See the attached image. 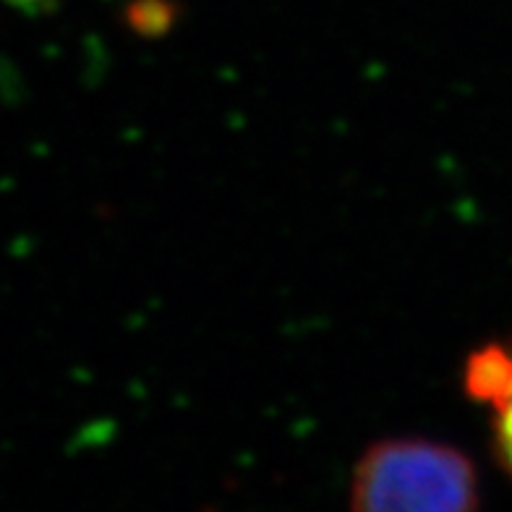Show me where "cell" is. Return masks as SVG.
Segmentation results:
<instances>
[{"label": "cell", "instance_id": "1", "mask_svg": "<svg viewBox=\"0 0 512 512\" xmlns=\"http://www.w3.org/2000/svg\"><path fill=\"white\" fill-rule=\"evenodd\" d=\"M351 505L369 512H465L479 507L471 458L432 439H384L361 455Z\"/></svg>", "mask_w": 512, "mask_h": 512}, {"label": "cell", "instance_id": "2", "mask_svg": "<svg viewBox=\"0 0 512 512\" xmlns=\"http://www.w3.org/2000/svg\"><path fill=\"white\" fill-rule=\"evenodd\" d=\"M465 390L489 408L512 392V353L502 345H486L465 366Z\"/></svg>", "mask_w": 512, "mask_h": 512}, {"label": "cell", "instance_id": "3", "mask_svg": "<svg viewBox=\"0 0 512 512\" xmlns=\"http://www.w3.org/2000/svg\"><path fill=\"white\" fill-rule=\"evenodd\" d=\"M494 411V447L505 465V471L512 476V392L492 405Z\"/></svg>", "mask_w": 512, "mask_h": 512}]
</instances>
